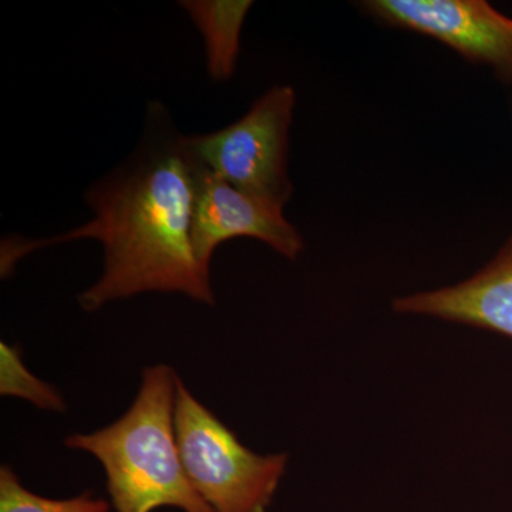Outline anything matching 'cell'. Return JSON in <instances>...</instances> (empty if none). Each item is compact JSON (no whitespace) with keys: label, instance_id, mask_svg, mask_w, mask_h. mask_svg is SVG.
Returning a JSON list of instances; mask_svg holds the SVG:
<instances>
[{"label":"cell","instance_id":"obj_1","mask_svg":"<svg viewBox=\"0 0 512 512\" xmlns=\"http://www.w3.org/2000/svg\"><path fill=\"white\" fill-rule=\"evenodd\" d=\"M86 202L94 214L89 224L53 238L3 241V278L36 249L92 238L103 244L104 271L79 296L84 311L147 292L215 302L211 274L192 249L194 163L187 136L175 130L163 106L150 104L136 151L87 190Z\"/></svg>","mask_w":512,"mask_h":512},{"label":"cell","instance_id":"obj_2","mask_svg":"<svg viewBox=\"0 0 512 512\" xmlns=\"http://www.w3.org/2000/svg\"><path fill=\"white\" fill-rule=\"evenodd\" d=\"M178 379L171 367H147L136 399L119 420L64 441L66 447L100 461L117 512H153L163 507L214 512L188 480L175 441Z\"/></svg>","mask_w":512,"mask_h":512},{"label":"cell","instance_id":"obj_3","mask_svg":"<svg viewBox=\"0 0 512 512\" xmlns=\"http://www.w3.org/2000/svg\"><path fill=\"white\" fill-rule=\"evenodd\" d=\"M175 441L188 480L214 512H265L288 466V454L261 456L245 447L178 379Z\"/></svg>","mask_w":512,"mask_h":512},{"label":"cell","instance_id":"obj_4","mask_svg":"<svg viewBox=\"0 0 512 512\" xmlns=\"http://www.w3.org/2000/svg\"><path fill=\"white\" fill-rule=\"evenodd\" d=\"M295 103L291 86H274L235 123L187 136L188 151L238 190L284 207L293 192L288 150Z\"/></svg>","mask_w":512,"mask_h":512},{"label":"cell","instance_id":"obj_5","mask_svg":"<svg viewBox=\"0 0 512 512\" xmlns=\"http://www.w3.org/2000/svg\"><path fill=\"white\" fill-rule=\"evenodd\" d=\"M370 15L434 37L470 62L493 69L512 83V18L484 0H370Z\"/></svg>","mask_w":512,"mask_h":512},{"label":"cell","instance_id":"obj_6","mask_svg":"<svg viewBox=\"0 0 512 512\" xmlns=\"http://www.w3.org/2000/svg\"><path fill=\"white\" fill-rule=\"evenodd\" d=\"M192 157V156H191ZM194 163V207L191 241L195 258L211 274L212 256L232 238H254L278 254L296 259L303 251L298 229L286 220L284 207L252 197Z\"/></svg>","mask_w":512,"mask_h":512},{"label":"cell","instance_id":"obj_7","mask_svg":"<svg viewBox=\"0 0 512 512\" xmlns=\"http://www.w3.org/2000/svg\"><path fill=\"white\" fill-rule=\"evenodd\" d=\"M397 313L433 316L512 339V234L498 254L460 284L403 296Z\"/></svg>","mask_w":512,"mask_h":512},{"label":"cell","instance_id":"obj_8","mask_svg":"<svg viewBox=\"0 0 512 512\" xmlns=\"http://www.w3.org/2000/svg\"><path fill=\"white\" fill-rule=\"evenodd\" d=\"M181 6L205 42L208 74L215 82L231 79L237 69L239 37L252 2L249 0H184Z\"/></svg>","mask_w":512,"mask_h":512},{"label":"cell","instance_id":"obj_9","mask_svg":"<svg viewBox=\"0 0 512 512\" xmlns=\"http://www.w3.org/2000/svg\"><path fill=\"white\" fill-rule=\"evenodd\" d=\"M0 512H110L103 498L86 493L66 500L43 497L29 491L9 466L0 468Z\"/></svg>","mask_w":512,"mask_h":512},{"label":"cell","instance_id":"obj_10","mask_svg":"<svg viewBox=\"0 0 512 512\" xmlns=\"http://www.w3.org/2000/svg\"><path fill=\"white\" fill-rule=\"evenodd\" d=\"M0 393L19 397L35 404L37 409L64 412L66 402L56 387L37 379L23 363L20 349L0 343Z\"/></svg>","mask_w":512,"mask_h":512}]
</instances>
